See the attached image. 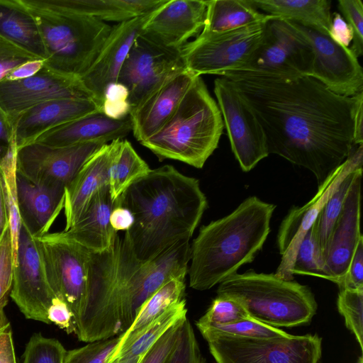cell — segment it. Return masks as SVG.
I'll list each match as a JSON object with an SVG mask.
<instances>
[{"mask_svg": "<svg viewBox=\"0 0 363 363\" xmlns=\"http://www.w3.org/2000/svg\"><path fill=\"white\" fill-rule=\"evenodd\" d=\"M230 79L254 111L269 154L310 171L320 186L357 146L354 117L363 92L336 94L305 76L280 79L229 71Z\"/></svg>", "mask_w": 363, "mask_h": 363, "instance_id": "6da1fadb", "label": "cell"}, {"mask_svg": "<svg viewBox=\"0 0 363 363\" xmlns=\"http://www.w3.org/2000/svg\"><path fill=\"white\" fill-rule=\"evenodd\" d=\"M134 218L125 233L142 262L182 240H190L208 208L199 181L165 164L151 169L117 199Z\"/></svg>", "mask_w": 363, "mask_h": 363, "instance_id": "7a4b0ae2", "label": "cell"}, {"mask_svg": "<svg viewBox=\"0 0 363 363\" xmlns=\"http://www.w3.org/2000/svg\"><path fill=\"white\" fill-rule=\"evenodd\" d=\"M275 208L252 196L230 214L203 225L191 244L190 287L208 290L252 262L268 237Z\"/></svg>", "mask_w": 363, "mask_h": 363, "instance_id": "3957f363", "label": "cell"}, {"mask_svg": "<svg viewBox=\"0 0 363 363\" xmlns=\"http://www.w3.org/2000/svg\"><path fill=\"white\" fill-rule=\"evenodd\" d=\"M141 262L125 232L123 237L118 233L108 251L91 253L88 291L74 333L79 341L111 338L131 325L136 316L133 278Z\"/></svg>", "mask_w": 363, "mask_h": 363, "instance_id": "277c9868", "label": "cell"}, {"mask_svg": "<svg viewBox=\"0 0 363 363\" xmlns=\"http://www.w3.org/2000/svg\"><path fill=\"white\" fill-rule=\"evenodd\" d=\"M224 127L217 102L197 76L167 122L140 144L160 161L174 160L201 169L218 147Z\"/></svg>", "mask_w": 363, "mask_h": 363, "instance_id": "5b68a950", "label": "cell"}, {"mask_svg": "<svg viewBox=\"0 0 363 363\" xmlns=\"http://www.w3.org/2000/svg\"><path fill=\"white\" fill-rule=\"evenodd\" d=\"M217 295L237 299L250 318L274 328L308 324L318 308L308 286L275 274L235 273L218 284Z\"/></svg>", "mask_w": 363, "mask_h": 363, "instance_id": "8992f818", "label": "cell"}, {"mask_svg": "<svg viewBox=\"0 0 363 363\" xmlns=\"http://www.w3.org/2000/svg\"><path fill=\"white\" fill-rule=\"evenodd\" d=\"M30 9L45 52L44 67L80 78L96 60L113 26L77 13Z\"/></svg>", "mask_w": 363, "mask_h": 363, "instance_id": "52a82bcc", "label": "cell"}, {"mask_svg": "<svg viewBox=\"0 0 363 363\" xmlns=\"http://www.w3.org/2000/svg\"><path fill=\"white\" fill-rule=\"evenodd\" d=\"M313 55L305 38L289 21H268L264 35L247 61L233 70L280 79L311 75Z\"/></svg>", "mask_w": 363, "mask_h": 363, "instance_id": "ba28073f", "label": "cell"}, {"mask_svg": "<svg viewBox=\"0 0 363 363\" xmlns=\"http://www.w3.org/2000/svg\"><path fill=\"white\" fill-rule=\"evenodd\" d=\"M37 238L50 286L55 296L71 310L76 326L88 291L91 252L65 237L62 231Z\"/></svg>", "mask_w": 363, "mask_h": 363, "instance_id": "9c48e42d", "label": "cell"}, {"mask_svg": "<svg viewBox=\"0 0 363 363\" xmlns=\"http://www.w3.org/2000/svg\"><path fill=\"white\" fill-rule=\"evenodd\" d=\"M269 21L222 33H200L181 50L186 69L201 77L222 76L240 68L259 46Z\"/></svg>", "mask_w": 363, "mask_h": 363, "instance_id": "30bf717a", "label": "cell"}, {"mask_svg": "<svg viewBox=\"0 0 363 363\" xmlns=\"http://www.w3.org/2000/svg\"><path fill=\"white\" fill-rule=\"evenodd\" d=\"M206 341L216 363H319L322 354L317 334L262 339L220 335Z\"/></svg>", "mask_w": 363, "mask_h": 363, "instance_id": "8fae6325", "label": "cell"}, {"mask_svg": "<svg viewBox=\"0 0 363 363\" xmlns=\"http://www.w3.org/2000/svg\"><path fill=\"white\" fill-rule=\"evenodd\" d=\"M186 69L181 50L163 48L139 33L121 67L117 82L128 89L132 110Z\"/></svg>", "mask_w": 363, "mask_h": 363, "instance_id": "7c38bea8", "label": "cell"}, {"mask_svg": "<svg viewBox=\"0 0 363 363\" xmlns=\"http://www.w3.org/2000/svg\"><path fill=\"white\" fill-rule=\"evenodd\" d=\"M214 94L232 152L242 170L250 172L269 155L264 130L254 111L230 79L223 77L216 79Z\"/></svg>", "mask_w": 363, "mask_h": 363, "instance_id": "4fadbf2b", "label": "cell"}, {"mask_svg": "<svg viewBox=\"0 0 363 363\" xmlns=\"http://www.w3.org/2000/svg\"><path fill=\"white\" fill-rule=\"evenodd\" d=\"M362 144L318 186L315 196L301 207L291 208L283 219L277 234L281 262L274 273L278 277L294 280L292 269L298 247L320 211L342 180L351 172L362 167Z\"/></svg>", "mask_w": 363, "mask_h": 363, "instance_id": "5bb4252c", "label": "cell"}, {"mask_svg": "<svg viewBox=\"0 0 363 363\" xmlns=\"http://www.w3.org/2000/svg\"><path fill=\"white\" fill-rule=\"evenodd\" d=\"M10 296L28 319L50 323L55 296L48 279L39 241L21 225Z\"/></svg>", "mask_w": 363, "mask_h": 363, "instance_id": "9a60e30c", "label": "cell"}, {"mask_svg": "<svg viewBox=\"0 0 363 363\" xmlns=\"http://www.w3.org/2000/svg\"><path fill=\"white\" fill-rule=\"evenodd\" d=\"M104 142L66 147L32 143L17 149V173L32 183L65 188Z\"/></svg>", "mask_w": 363, "mask_h": 363, "instance_id": "2e32d148", "label": "cell"}, {"mask_svg": "<svg viewBox=\"0 0 363 363\" xmlns=\"http://www.w3.org/2000/svg\"><path fill=\"white\" fill-rule=\"evenodd\" d=\"M62 99H90L101 104L80 78L45 67L29 78L0 82V108L11 123L21 113L36 105Z\"/></svg>", "mask_w": 363, "mask_h": 363, "instance_id": "e0dca14e", "label": "cell"}, {"mask_svg": "<svg viewBox=\"0 0 363 363\" xmlns=\"http://www.w3.org/2000/svg\"><path fill=\"white\" fill-rule=\"evenodd\" d=\"M291 23L312 48L310 77L338 95L353 96L363 92L362 68L350 48L341 45L328 35Z\"/></svg>", "mask_w": 363, "mask_h": 363, "instance_id": "ac0fdd59", "label": "cell"}, {"mask_svg": "<svg viewBox=\"0 0 363 363\" xmlns=\"http://www.w3.org/2000/svg\"><path fill=\"white\" fill-rule=\"evenodd\" d=\"M207 1L167 0L155 9L140 34L167 49L181 50L203 29Z\"/></svg>", "mask_w": 363, "mask_h": 363, "instance_id": "d6986e66", "label": "cell"}, {"mask_svg": "<svg viewBox=\"0 0 363 363\" xmlns=\"http://www.w3.org/2000/svg\"><path fill=\"white\" fill-rule=\"evenodd\" d=\"M362 178V168H360L356 173L323 254L328 280L338 286L362 237L360 232Z\"/></svg>", "mask_w": 363, "mask_h": 363, "instance_id": "ffe728a7", "label": "cell"}, {"mask_svg": "<svg viewBox=\"0 0 363 363\" xmlns=\"http://www.w3.org/2000/svg\"><path fill=\"white\" fill-rule=\"evenodd\" d=\"M152 11L113 25L96 60L80 77L101 104L105 88L118 81L129 50Z\"/></svg>", "mask_w": 363, "mask_h": 363, "instance_id": "44dd1931", "label": "cell"}, {"mask_svg": "<svg viewBox=\"0 0 363 363\" xmlns=\"http://www.w3.org/2000/svg\"><path fill=\"white\" fill-rule=\"evenodd\" d=\"M97 112H101V104L90 99H62L36 105L12 122L17 149L50 129Z\"/></svg>", "mask_w": 363, "mask_h": 363, "instance_id": "7402d4cb", "label": "cell"}, {"mask_svg": "<svg viewBox=\"0 0 363 363\" xmlns=\"http://www.w3.org/2000/svg\"><path fill=\"white\" fill-rule=\"evenodd\" d=\"M188 69L178 74L133 108L132 132L140 143L157 133L175 112L195 77Z\"/></svg>", "mask_w": 363, "mask_h": 363, "instance_id": "603a6c76", "label": "cell"}, {"mask_svg": "<svg viewBox=\"0 0 363 363\" xmlns=\"http://www.w3.org/2000/svg\"><path fill=\"white\" fill-rule=\"evenodd\" d=\"M190 259V240H182L152 259L141 262L133 279V305L136 315L143 303L167 282L186 279Z\"/></svg>", "mask_w": 363, "mask_h": 363, "instance_id": "cb8c5ba5", "label": "cell"}, {"mask_svg": "<svg viewBox=\"0 0 363 363\" xmlns=\"http://www.w3.org/2000/svg\"><path fill=\"white\" fill-rule=\"evenodd\" d=\"M132 131L130 117L113 120L101 112L91 113L68 122L40 135L33 143L51 147L104 142L123 138Z\"/></svg>", "mask_w": 363, "mask_h": 363, "instance_id": "d4e9b609", "label": "cell"}, {"mask_svg": "<svg viewBox=\"0 0 363 363\" xmlns=\"http://www.w3.org/2000/svg\"><path fill=\"white\" fill-rule=\"evenodd\" d=\"M117 205L118 201L111 199L108 185L104 186L92 196L79 220L62 233L91 253L108 251L118 233L110 223L111 213Z\"/></svg>", "mask_w": 363, "mask_h": 363, "instance_id": "484cf974", "label": "cell"}, {"mask_svg": "<svg viewBox=\"0 0 363 363\" xmlns=\"http://www.w3.org/2000/svg\"><path fill=\"white\" fill-rule=\"evenodd\" d=\"M113 148V141L100 147L65 187L64 230L69 229L79 220L95 193L108 185Z\"/></svg>", "mask_w": 363, "mask_h": 363, "instance_id": "4316f807", "label": "cell"}, {"mask_svg": "<svg viewBox=\"0 0 363 363\" xmlns=\"http://www.w3.org/2000/svg\"><path fill=\"white\" fill-rule=\"evenodd\" d=\"M31 9L63 11L120 23L152 11L166 0H22Z\"/></svg>", "mask_w": 363, "mask_h": 363, "instance_id": "83f0119b", "label": "cell"}, {"mask_svg": "<svg viewBox=\"0 0 363 363\" xmlns=\"http://www.w3.org/2000/svg\"><path fill=\"white\" fill-rule=\"evenodd\" d=\"M21 225L35 237L48 233L64 208L65 189L36 185L17 173Z\"/></svg>", "mask_w": 363, "mask_h": 363, "instance_id": "f1b7e54d", "label": "cell"}, {"mask_svg": "<svg viewBox=\"0 0 363 363\" xmlns=\"http://www.w3.org/2000/svg\"><path fill=\"white\" fill-rule=\"evenodd\" d=\"M0 36L45 60L36 20L22 0H0Z\"/></svg>", "mask_w": 363, "mask_h": 363, "instance_id": "f546056e", "label": "cell"}, {"mask_svg": "<svg viewBox=\"0 0 363 363\" xmlns=\"http://www.w3.org/2000/svg\"><path fill=\"white\" fill-rule=\"evenodd\" d=\"M252 3L266 14L329 35L330 0H252Z\"/></svg>", "mask_w": 363, "mask_h": 363, "instance_id": "4dcf8cb0", "label": "cell"}, {"mask_svg": "<svg viewBox=\"0 0 363 363\" xmlns=\"http://www.w3.org/2000/svg\"><path fill=\"white\" fill-rule=\"evenodd\" d=\"M277 18L260 12L252 0L207 1L205 23L200 33H222Z\"/></svg>", "mask_w": 363, "mask_h": 363, "instance_id": "1f68e13d", "label": "cell"}, {"mask_svg": "<svg viewBox=\"0 0 363 363\" xmlns=\"http://www.w3.org/2000/svg\"><path fill=\"white\" fill-rule=\"evenodd\" d=\"M187 308L186 300L171 306L162 314L130 337L110 357L108 363L134 358L143 354L169 328L186 320Z\"/></svg>", "mask_w": 363, "mask_h": 363, "instance_id": "d6a6232c", "label": "cell"}, {"mask_svg": "<svg viewBox=\"0 0 363 363\" xmlns=\"http://www.w3.org/2000/svg\"><path fill=\"white\" fill-rule=\"evenodd\" d=\"M112 141L108 189L112 200L116 201L132 184L147 174L151 169L129 141L122 138Z\"/></svg>", "mask_w": 363, "mask_h": 363, "instance_id": "836d02e7", "label": "cell"}, {"mask_svg": "<svg viewBox=\"0 0 363 363\" xmlns=\"http://www.w3.org/2000/svg\"><path fill=\"white\" fill-rule=\"evenodd\" d=\"M185 289V279H172L153 293L140 306L131 325L125 332L121 334V340L115 352L130 337L162 314L171 306L184 299Z\"/></svg>", "mask_w": 363, "mask_h": 363, "instance_id": "e575fe53", "label": "cell"}, {"mask_svg": "<svg viewBox=\"0 0 363 363\" xmlns=\"http://www.w3.org/2000/svg\"><path fill=\"white\" fill-rule=\"evenodd\" d=\"M16 154L17 149L11 152L0 162V178L8 213L13 267L16 262L18 240L21 228L16 182Z\"/></svg>", "mask_w": 363, "mask_h": 363, "instance_id": "d590c367", "label": "cell"}, {"mask_svg": "<svg viewBox=\"0 0 363 363\" xmlns=\"http://www.w3.org/2000/svg\"><path fill=\"white\" fill-rule=\"evenodd\" d=\"M203 338L215 336H230L244 338H274L285 337L289 334L252 318L242 319L225 325H196Z\"/></svg>", "mask_w": 363, "mask_h": 363, "instance_id": "8d00e7d4", "label": "cell"}, {"mask_svg": "<svg viewBox=\"0 0 363 363\" xmlns=\"http://www.w3.org/2000/svg\"><path fill=\"white\" fill-rule=\"evenodd\" d=\"M360 168L362 167L351 172L342 180L329 198L313 223L322 255L325 251L334 225L342 211L345 200L356 173Z\"/></svg>", "mask_w": 363, "mask_h": 363, "instance_id": "74e56055", "label": "cell"}, {"mask_svg": "<svg viewBox=\"0 0 363 363\" xmlns=\"http://www.w3.org/2000/svg\"><path fill=\"white\" fill-rule=\"evenodd\" d=\"M292 274L328 279L313 224L298 247Z\"/></svg>", "mask_w": 363, "mask_h": 363, "instance_id": "f35d334b", "label": "cell"}, {"mask_svg": "<svg viewBox=\"0 0 363 363\" xmlns=\"http://www.w3.org/2000/svg\"><path fill=\"white\" fill-rule=\"evenodd\" d=\"M339 313L363 351V288L342 289L337 299Z\"/></svg>", "mask_w": 363, "mask_h": 363, "instance_id": "ab89813d", "label": "cell"}, {"mask_svg": "<svg viewBox=\"0 0 363 363\" xmlns=\"http://www.w3.org/2000/svg\"><path fill=\"white\" fill-rule=\"evenodd\" d=\"M250 318L237 299L225 295H217L196 325H225Z\"/></svg>", "mask_w": 363, "mask_h": 363, "instance_id": "60d3db41", "label": "cell"}, {"mask_svg": "<svg viewBox=\"0 0 363 363\" xmlns=\"http://www.w3.org/2000/svg\"><path fill=\"white\" fill-rule=\"evenodd\" d=\"M13 272V250L8 225L0 238V328L10 325L6 317L4 308L11 291Z\"/></svg>", "mask_w": 363, "mask_h": 363, "instance_id": "b9f144b4", "label": "cell"}, {"mask_svg": "<svg viewBox=\"0 0 363 363\" xmlns=\"http://www.w3.org/2000/svg\"><path fill=\"white\" fill-rule=\"evenodd\" d=\"M66 352L57 340L35 333L26 345L23 363H63Z\"/></svg>", "mask_w": 363, "mask_h": 363, "instance_id": "7bdbcfd3", "label": "cell"}, {"mask_svg": "<svg viewBox=\"0 0 363 363\" xmlns=\"http://www.w3.org/2000/svg\"><path fill=\"white\" fill-rule=\"evenodd\" d=\"M121 340V335L66 352L63 363H108Z\"/></svg>", "mask_w": 363, "mask_h": 363, "instance_id": "ee69618b", "label": "cell"}, {"mask_svg": "<svg viewBox=\"0 0 363 363\" xmlns=\"http://www.w3.org/2000/svg\"><path fill=\"white\" fill-rule=\"evenodd\" d=\"M131 106L127 87L118 82L108 84L104 89L101 113L113 120H122L129 116Z\"/></svg>", "mask_w": 363, "mask_h": 363, "instance_id": "f6af8a7d", "label": "cell"}, {"mask_svg": "<svg viewBox=\"0 0 363 363\" xmlns=\"http://www.w3.org/2000/svg\"><path fill=\"white\" fill-rule=\"evenodd\" d=\"M168 363H205L193 327L187 318L182 324L179 340Z\"/></svg>", "mask_w": 363, "mask_h": 363, "instance_id": "bcb514c9", "label": "cell"}, {"mask_svg": "<svg viewBox=\"0 0 363 363\" xmlns=\"http://www.w3.org/2000/svg\"><path fill=\"white\" fill-rule=\"evenodd\" d=\"M337 7L352 33L350 49L358 58L363 55V4L361 0H338Z\"/></svg>", "mask_w": 363, "mask_h": 363, "instance_id": "7dc6e473", "label": "cell"}, {"mask_svg": "<svg viewBox=\"0 0 363 363\" xmlns=\"http://www.w3.org/2000/svg\"><path fill=\"white\" fill-rule=\"evenodd\" d=\"M184 320L169 328L142 355L138 363H168L179 340L181 326Z\"/></svg>", "mask_w": 363, "mask_h": 363, "instance_id": "c3c4849f", "label": "cell"}, {"mask_svg": "<svg viewBox=\"0 0 363 363\" xmlns=\"http://www.w3.org/2000/svg\"><path fill=\"white\" fill-rule=\"evenodd\" d=\"M35 59L41 58L0 36V82L14 68Z\"/></svg>", "mask_w": 363, "mask_h": 363, "instance_id": "681fc988", "label": "cell"}, {"mask_svg": "<svg viewBox=\"0 0 363 363\" xmlns=\"http://www.w3.org/2000/svg\"><path fill=\"white\" fill-rule=\"evenodd\" d=\"M339 288L340 289L363 288V236L355 247L347 271Z\"/></svg>", "mask_w": 363, "mask_h": 363, "instance_id": "f907efd6", "label": "cell"}, {"mask_svg": "<svg viewBox=\"0 0 363 363\" xmlns=\"http://www.w3.org/2000/svg\"><path fill=\"white\" fill-rule=\"evenodd\" d=\"M48 318L67 333H75L74 315L66 303L57 297L53 298L48 310Z\"/></svg>", "mask_w": 363, "mask_h": 363, "instance_id": "816d5d0a", "label": "cell"}, {"mask_svg": "<svg viewBox=\"0 0 363 363\" xmlns=\"http://www.w3.org/2000/svg\"><path fill=\"white\" fill-rule=\"evenodd\" d=\"M16 149L13 125L0 108V162Z\"/></svg>", "mask_w": 363, "mask_h": 363, "instance_id": "f5cc1de1", "label": "cell"}, {"mask_svg": "<svg viewBox=\"0 0 363 363\" xmlns=\"http://www.w3.org/2000/svg\"><path fill=\"white\" fill-rule=\"evenodd\" d=\"M329 36L341 45L349 48L352 41L353 35L347 23L337 12L332 15L331 26Z\"/></svg>", "mask_w": 363, "mask_h": 363, "instance_id": "db71d44e", "label": "cell"}, {"mask_svg": "<svg viewBox=\"0 0 363 363\" xmlns=\"http://www.w3.org/2000/svg\"><path fill=\"white\" fill-rule=\"evenodd\" d=\"M44 67V60L35 59L28 61L11 70L4 80H21L37 74Z\"/></svg>", "mask_w": 363, "mask_h": 363, "instance_id": "11a10c76", "label": "cell"}, {"mask_svg": "<svg viewBox=\"0 0 363 363\" xmlns=\"http://www.w3.org/2000/svg\"><path fill=\"white\" fill-rule=\"evenodd\" d=\"M133 223V216L127 208L117 205L113 209L110 216V223L112 228L117 233L128 230Z\"/></svg>", "mask_w": 363, "mask_h": 363, "instance_id": "9f6ffc18", "label": "cell"}, {"mask_svg": "<svg viewBox=\"0 0 363 363\" xmlns=\"http://www.w3.org/2000/svg\"><path fill=\"white\" fill-rule=\"evenodd\" d=\"M0 363H16L10 325L0 328Z\"/></svg>", "mask_w": 363, "mask_h": 363, "instance_id": "6f0895ef", "label": "cell"}, {"mask_svg": "<svg viewBox=\"0 0 363 363\" xmlns=\"http://www.w3.org/2000/svg\"><path fill=\"white\" fill-rule=\"evenodd\" d=\"M362 120L363 101L358 105L354 117V142L356 145H361L363 142Z\"/></svg>", "mask_w": 363, "mask_h": 363, "instance_id": "680465c9", "label": "cell"}, {"mask_svg": "<svg viewBox=\"0 0 363 363\" xmlns=\"http://www.w3.org/2000/svg\"><path fill=\"white\" fill-rule=\"evenodd\" d=\"M9 225L8 213L4 200V191L0 178V238Z\"/></svg>", "mask_w": 363, "mask_h": 363, "instance_id": "91938a15", "label": "cell"}, {"mask_svg": "<svg viewBox=\"0 0 363 363\" xmlns=\"http://www.w3.org/2000/svg\"><path fill=\"white\" fill-rule=\"evenodd\" d=\"M142 355L134 358H128L125 359L116 361L113 363H138L140 359H141Z\"/></svg>", "mask_w": 363, "mask_h": 363, "instance_id": "94428289", "label": "cell"}]
</instances>
